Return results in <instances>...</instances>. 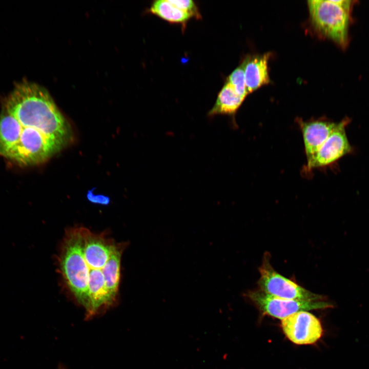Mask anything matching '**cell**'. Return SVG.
I'll use <instances>...</instances> for the list:
<instances>
[{
	"instance_id": "12",
	"label": "cell",
	"mask_w": 369,
	"mask_h": 369,
	"mask_svg": "<svg viewBox=\"0 0 369 369\" xmlns=\"http://www.w3.org/2000/svg\"><path fill=\"white\" fill-rule=\"evenodd\" d=\"M236 93L243 98L248 95L245 86L243 64L235 68L227 77V81Z\"/></svg>"
},
{
	"instance_id": "6",
	"label": "cell",
	"mask_w": 369,
	"mask_h": 369,
	"mask_svg": "<svg viewBox=\"0 0 369 369\" xmlns=\"http://www.w3.org/2000/svg\"><path fill=\"white\" fill-rule=\"evenodd\" d=\"M349 121L350 119L345 118L337 122L333 131L314 157L306 163L304 169L306 173L331 165L352 151L345 132Z\"/></svg>"
},
{
	"instance_id": "8",
	"label": "cell",
	"mask_w": 369,
	"mask_h": 369,
	"mask_svg": "<svg viewBox=\"0 0 369 369\" xmlns=\"http://www.w3.org/2000/svg\"><path fill=\"white\" fill-rule=\"evenodd\" d=\"M297 123L303 137L307 163L314 157L333 131L337 122L325 119L308 121L298 119Z\"/></svg>"
},
{
	"instance_id": "4",
	"label": "cell",
	"mask_w": 369,
	"mask_h": 369,
	"mask_svg": "<svg viewBox=\"0 0 369 369\" xmlns=\"http://www.w3.org/2000/svg\"><path fill=\"white\" fill-rule=\"evenodd\" d=\"M259 290L269 295L287 299L309 301L325 300L323 296L315 294L277 272L270 263V255H264L259 268Z\"/></svg>"
},
{
	"instance_id": "10",
	"label": "cell",
	"mask_w": 369,
	"mask_h": 369,
	"mask_svg": "<svg viewBox=\"0 0 369 369\" xmlns=\"http://www.w3.org/2000/svg\"><path fill=\"white\" fill-rule=\"evenodd\" d=\"M245 98L238 95L226 81L218 93L216 100L208 113L209 117L235 115Z\"/></svg>"
},
{
	"instance_id": "1",
	"label": "cell",
	"mask_w": 369,
	"mask_h": 369,
	"mask_svg": "<svg viewBox=\"0 0 369 369\" xmlns=\"http://www.w3.org/2000/svg\"><path fill=\"white\" fill-rule=\"evenodd\" d=\"M126 245L83 227L66 231L58 257L59 271L69 292L84 308L87 319L116 303Z\"/></svg>"
},
{
	"instance_id": "14",
	"label": "cell",
	"mask_w": 369,
	"mask_h": 369,
	"mask_svg": "<svg viewBox=\"0 0 369 369\" xmlns=\"http://www.w3.org/2000/svg\"><path fill=\"white\" fill-rule=\"evenodd\" d=\"M94 188L88 191L86 196L87 199L92 203L107 206L110 202V198L101 194H95L93 193Z\"/></svg>"
},
{
	"instance_id": "2",
	"label": "cell",
	"mask_w": 369,
	"mask_h": 369,
	"mask_svg": "<svg viewBox=\"0 0 369 369\" xmlns=\"http://www.w3.org/2000/svg\"><path fill=\"white\" fill-rule=\"evenodd\" d=\"M5 110L21 124L53 125L67 121L48 92L32 83L17 85L9 96Z\"/></svg>"
},
{
	"instance_id": "11",
	"label": "cell",
	"mask_w": 369,
	"mask_h": 369,
	"mask_svg": "<svg viewBox=\"0 0 369 369\" xmlns=\"http://www.w3.org/2000/svg\"><path fill=\"white\" fill-rule=\"evenodd\" d=\"M149 12L169 23L181 24L184 27L192 18L189 14L175 6L169 0L153 2L149 8Z\"/></svg>"
},
{
	"instance_id": "3",
	"label": "cell",
	"mask_w": 369,
	"mask_h": 369,
	"mask_svg": "<svg viewBox=\"0 0 369 369\" xmlns=\"http://www.w3.org/2000/svg\"><path fill=\"white\" fill-rule=\"evenodd\" d=\"M355 2L349 0L308 1L312 26L323 37L345 49L349 43L348 29Z\"/></svg>"
},
{
	"instance_id": "5",
	"label": "cell",
	"mask_w": 369,
	"mask_h": 369,
	"mask_svg": "<svg viewBox=\"0 0 369 369\" xmlns=\"http://www.w3.org/2000/svg\"><path fill=\"white\" fill-rule=\"evenodd\" d=\"M247 296L264 314L283 319L300 311L333 308L332 303L325 300L309 301L287 299L272 296L260 290L248 292Z\"/></svg>"
},
{
	"instance_id": "13",
	"label": "cell",
	"mask_w": 369,
	"mask_h": 369,
	"mask_svg": "<svg viewBox=\"0 0 369 369\" xmlns=\"http://www.w3.org/2000/svg\"><path fill=\"white\" fill-rule=\"evenodd\" d=\"M177 8L189 14L192 17L201 18L198 8L192 0H169Z\"/></svg>"
},
{
	"instance_id": "7",
	"label": "cell",
	"mask_w": 369,
	"mask_h": 369,
	"mask_svg": "<svg viewBox=\"0 0 369 369\" xmlns=\"http://www.w3.org/2000/svg\"><path fill=\"white\" fill-rule=\"evenodd\" d=\"M281 327L288 338L298 345L313 344L323 334L319 320L308 311L298 312L282 319Z\"/></svg>"
},
{
	"instance_id": "15",
	"label": "cell",
	"mask_w": 369,
	"mask_h": 369,
	"mask_svg": "<svg viewBox=\"0 0 369 369\" xmlns=\"http://www.w3.org/2000/svg\"><path fill=\"white\" fill-rule=\"evenodd\" d=\"M58 369H66V368H65V367H63V366H60L59 367V368H58Z\"/></svg>"
},
{
	"instance_id": "9",
	"label": "cell",
	"mask_w": 369,
	"mask_h": 369,
	"mask_svg": "<svg viewBox=\"0 0 369 369\" xmlns=\"http://www.w3.org/2000/svg\"><path fill=\"white\" fill-rule=\"evenodd\" d=\"M270 53L250 55L242 62L248 95L270 81L268 63Z\"/></svg>"
}]
</instances>
